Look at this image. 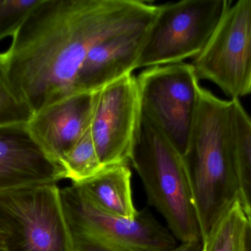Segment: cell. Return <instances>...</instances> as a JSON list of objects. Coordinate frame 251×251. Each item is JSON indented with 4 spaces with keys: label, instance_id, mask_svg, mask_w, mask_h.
<instances>
[{
    "label": "cell",
    "instance_id": "cell-1",
    "mask_svg": "<svg viewBox=\"0 0 251 251\" xmlns=\"http://www.w3.org/2000/svg\"><path fill=\"white\" fill-rule=\"evenodd\" d=\"M157 11L139 0H42L4 53L13 89L34 115L76 94L91 47L112 32L152 22Z\"/></svg>",
    "mask_w": 251,
    "mask_h": 251
},
{
    "label": "cell",
    "instance_id": "cell-2",
    "mask_svg": "<svg viewBox=\"0 0 251 251\" xmlns=\"http://www.w3.org/2000/svg\"><path fill=\"white\" fill-rule=\"evenodd\" d=\"M183 160L203 242L239 200L231 100H222L201 86Z\"/></svg>",
    "mask_w": 251,
    "mask_h": 251
},
{
    "label": "cell",
    "instance_id": "cell-3",
    "mask_svg": "<svg viewBox=\"0 0 251 251\" xmlns=\"http://www.w3.org/2000/svg\"><path fill=\"white\" fill-rule=\"evenodd\" d=\"M131 163L149 203L165 218L176 240L181 243L202 242L183 157L143 113Z\"/></svg>",
    "mask_w": 251,
    "mask_h": 251
},
{
    "label": "cell",
    "instance_id": "cell-4",
    "mask_svg": "<svg viewBox=\"0 0 251 251\" xmlns=\"http://www.w3.org/2000/svg\"><path fill=\"white\" fill-rule=\"evenodd\" d=\"M0 234L7 251H72L60 189L34 184L1 192Z\"/></svg>",
    "mask_w": 251,
    "mask_h": 251
},
{
    "label": "cell",
    "instance_id": "cell-5",
    "mask_svg": "<svg viewBox=\"0 0 251 251\" xmlns=\"http://www.w3.org/2000/svg\"><path fill=\"white\" fill-rule=\"evenodd\" d=\"M231 4V0H181L158 5L136 69L197 57Z\"/></svg>",
    "mask_w": 251,
    "mask_h": 251
},
{
    "label": "cell",
    "instance_id": "cell-6",
    "mask_svg": "<svg viewBox=\"0 0 251 251\" xmlns=\"http://www.w3.org/2000/svg\"><path fill=\"white\" fill-rule=\"evenodd\" d=\"M142 112L181 156L188 147L201 85L191 63L147 68L137 77Z\"/></svg>",
    "mask_w": 251,
    "mask_h": 251
},
{
    "label": "cell",
    "instance_id": "cell-7",
    "mask_svg": "<svg viewBox=\"0 0 251 251\" xmlns=\"http://www.w3.org/2000/svg\"><path fill=\"white\" fill-rule=\"evenodd\" d=\"M191 64L199 81H211L231 100L251 94V0L229 7Z\"/></svg>",
    "mask_w": 251,
    "mask_h": 251
},
{
    "label": "cell",
    "instance_id": "cell-8",
    "mask_svg": "<svg viewBox=\"0 0 251 251\" xmlns=\"http://www.w3.org/2000/svg\"><path fill=\"white\" fill-rule=\"evenodd\" d=\"M63 213L69 229L100 237L131 251H172L176 240L149 212L135 219L115 216L91 204L74 184L60 189Z\"/></svg>",
    "mask_w": 251,
    "mask_h": 251
},
{
    "label": "cell",
    "instance_id": "cell-9",
    "mask_svg": "<svg viewBox=\"0 0 251 251\" xmlns=\"http://www.w3.org/2000/svg\"><path fill=\"white\" fill-rule=\"evenodd\" d=\"M142 114L137 77L132 73L96 91L90 129L104 167L131 163Z\"/></svg>",
    "mask_w": 251,
    "mask_h": 251
},
{
    "label": "cell",
    "instance_id": "cell-10",
    "mask_svg": "<svg viewBox=\"0 0 251 251\" xmlns=\"http://www.w3.org/2000/svg\"><path fill=\"white\" fill-rule=\"evenodd\" d=\"M65 178L64 167L40 145L27 124L0 126V193Z\"/></svg>",
    "mask_w": 251,
    "mask_h": 251
},
{
    "label": "cell",
    "instance_id": "cell-11",
    "mask_svg": "<svg viewBox=\"0 0 251 251\" xmlns=\"http://www.w3.org/2000/svg\"><path fill=\"white\" fill-rule=\"evenodd\" d=\"M152 22L120 29L99 40L79 69L76 93L96 92L132 73Z\"/></svg>",
    "mask_w": 251,
    "mask_h": 251
},
{
    "label": "cell",
    "instance_id": "cell-12",
    "mask_svg": "<svg viewBox=\"0 0 251 251\" xmlns=\"http://www.w3.org/2000/svg\"><path fill=\"white\" fill-rule=\"evenodd\" d=\"M95 93L72 94L35 113L27 124L40 145L62 166L65 156L91 127Z\"/></svg>",
    "mask_w": 251,
    "mask_h": 251
},
{
    "label": "cell",
    "instance_id": "cell-13",
    "mask_svg": "<svg viewBox=\"0 0 251 251\" xmlns=\"http://www.w3.org/2000/svg\"><path fill=\"white\" fill-rule=\"evenodd\" d=\"M72 184L91 204L106 213L128 220L138 215L133 201L128 166L107 168L90 179Z\"/></svg>",
    "mask_w": 251,
    "mask_h": 251
},
{
    "label": "cell",
    "instance_id": "cell-14",
    "mask_svg": "<svg viewBox=\"0 0 251 251\" xmlns=\"http://www.w3.org/2000/svg\"><path fill=\"white\" fill-rule=\"evenodd\" d=\"M231 100L239 201L251 221V116L240 100Z\"/></svg>",
    "mask_w": 251,
    "mask_h": 251
},
{
    "label": "cell",
    "instance_id": "cell-15",
    "mask_svg": "<svg viewBox=\"0 0 251 251\" xmlns=\"http://www.w3.org/2000/svg\"><path fill=\"white\" fill-rule=\"evenodd\" d=\"M246 220L241 204L237 200L202 242L201 251H240Z\"/></svg>",
    "mask_w": 251,
    "mask_h": 251
},
{
    "label": "cell",
    "instance_id": "cell-16",
    "mask_svg": "<svg viewBox=\"0 0 251 251\" xmlns=\"http://www.w3.org/2000/svg\"><path fill=\"white\" fill-rule=\"evenodd\" d=\"M63 166L66 178L73 184L90 179L107 169L99 159L90 128L65 156Z\"/></svg>",
    "mask_w": 251,
    "mask_h": 251
},
{
    "label": "cell",
    "instance_id": "cell-17",
    "mask_svg": "<svg viewBox=\"0 0 251 251\" xmlns=\"http://www.w3.org/2000/svg\"><path fill=\"white\" fill-rule=\"evenodd\" d=\"M33 116L31 108L13 89L7 76L5 55L0 53V126L28 124Z\"/></svg>",
    "mask_w": 251,
    "mask_h": 251
},
{
    "label": "cell",
    "instance_id": "cell-18",
    "mask_svg": "<svg viewBox=\"0 0 251 251\" xmlns=\"http://www.w3.org/2000/svg\"><path fill=\"white\" fill-rule=\"evenodd\" d=\"M42 0H0V41L14 36Z\"/></svg>",
    "mask_w": 251,
    "mask_h": 251
},
{
    "label": "cell",
    "instance_id": "cell-19",
    "mask_svg": "<svg viewBox=\"0 0 251 251\" xmlns=\"http://www.w3.org/2000/svg\"><path fill=\"white\" fill-rule=\"evenodd\" d=\"M70 231L72 251H131L91 234Z\"/></svg>",
    "mask_w": 251,
    "mask_h": 251
},
{
    "label": "cell",
    "instance_id": "cell-20",
    "mask_svg": "<svg viewBox=\"0 0 251 251\" xmlns=\"http://www.w3.org/2000/svg\"><path fill=\"white\" fill-rule=\"evenodd\" d=\"M240 251H251V221L248 218L243 230Z\"/></svg>",
    "mask_w": 251,
    "mask_h": 251
},
{
    "label": "cell",
    "instance_id": "cell-21",
    "mask_svg": "<svg viewBox=\"0 0 251 251\" xmlns=\"http://www.w3.org/2000/svg\"><path fill=\"white\" fill-rule=\"evenodd\" d=\"M201 250L202 242L201 240H197V241L181 243L180 246H177L172 251H201Z\"/></svg>",
    "mask_w": 251,
    "mask_h": 251
},
{
    "label": "cell",
    "instance_id": "cell-22",
    "mask_svg": "<svg viewBox=\"0 0 251 251\" xmlns=\"http://www.w3.org/2000/svg\"><path fill=\"white\" fill-rule=\"evenodd\" d=\"M0 251H7L6 250L5 246H4V241H3L2 237L0 234Z\"/></svg>",
    "mask_w": 251,
    "mask_h": 251
}]
</instances>
